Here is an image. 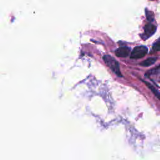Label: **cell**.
Segmentation results:
<instances>
[{
	"instance_id": "1",
	"label": "cell",
	"mask_w": 160,
	"mask_h": 160,
	"mask_svg": "<svg viewBox=\"0 0 160 160\" xmlns=\"http://www.w3.org/2000/svg\"><path fill=\"white\" fill-rule=\"evenodd\" d=\"M103 59L106 64L112 69L114 73H116L118 76H121L119 64L116 59H114L112 56L109 55H104L103 56Z\"/></svg>"
},
{
	"instance_id": "2",
	"label": "cell",
	"mask_w": 160,
	"mask_h": 160,
	"mask_svg": "<svg viewBox=\"0 0 160 160\" xmlns=\"http://www.w3.org/2000/svg\"><path fill=\"white\" fill-rule=\"evenodd\" d=\"M148 48L144 46H136L132 51L130 58L131 59L142 58L148 53Z\"/></svg>"
},
{
	"instance_id": "3",
	"label": "cell",
	"mask_w": 160,
	"mask_h": 160,
	"mask_svg": "<svg viewBox=\"0 0 160 160\" xmlns=\"http://www.w3.org/2000/svg\"><path fill=\"white\" fill-rule=\"evenodd\" d=\"M156 31V26L154 24L149 22L146 24L144 27V32L141 34V38L144 40L147 39L152 35L154 34Z\"/></svg>"
},
{
	"instance_id": "4",
	"label": "cell",
	"mask_w": 160,
	"mask_h": 160,
	"mask_svg": "<svg viewBox=\"0 0 160 160\" xmlns=\"http://www.w3.org/2000/svg\"><path fill=\"white\" fill-rule=\"evenodd\" d=\"M145 76L151 78L155 82L160 84V65L149 70Z\"/></svg>"
},
{
	"instance_id": "5",
	"label": "cell",
	"mask_w": 160,
	"mask_h": 160,
	"mask_svg": "<svg viewBox=\"0 0 160 160\" xmlns=\"http://www.w3.org/2000/svg\"><path fill=\"white\" fill-rule=\"evenodd\" d=\"M129 52H130V48L126 46L119 48L115 51V54L118 57H122V58L127 57L129 55Z\"/></svg>"
},
{
	"instance_id": "6",
	"label": "cell",
	"mask_w": 160,
	"mask_h": 160,
	"mask_svg": "<svg viewBox=\"0 0 160 160\" xmlns=\"http://www.w3.org/2000/svg\"><path fill=\"white\" fill-rule=\"evenodd\" d=\"M157 60V58L156 57H151V58H149L148 59H146V60L143 61L142 62H141L139 64L142 66H144V67H148L149 66L151 65H152L153 64L155 63V62Z\"/></svg>"
},
{
	"instance_id": "7",
	"label": "cell",
	"mask_w": 160,
	"mask_h": 160,
	"mask_svg": "<svg viewBox=\"0 0 160 160\" xmlns=\"http://www.w3.org/2000/svg\"><path fill=\"white\" fill-rule=\"evenodd\" d=\"M146 84V86L151 89V91L152 92V93L155 95V96L157 98H158L159 99H160V92L152 85V84H151L150 83H149V82H146V81H142Z\"/></svg>"
},
{
	"instance_id": "8",
	"label": "cell",
	"mask_w": 160,
	"mask_h": 160,
	"mask_svg": "<svg viewBox=\"0 0 160 160\" xmlns=\"http://www.w3.org/2000/svg\"><path fill=\"white\" fill-rule=\"evenodd\" d=\"M146 18L149 22H152L154 20V14L152 11H150L148 9H146Z\"/></svg>"
},
{
	"instance_id": "9",
	"label": "cell",
	"mask_w": 160,
	"mask_h": 160,
	"mask_svg": "<svg viewBox=\"0 0 160 160\" xmlns=\"http://www.w3.org/2000/svg\"><path fill=\"white\" fill-rule=\"evenodd\" d=\"M152 49L154 51H160V38L154 43L152 46Z\"/></svg>"
}]
</instances>
